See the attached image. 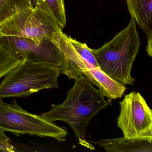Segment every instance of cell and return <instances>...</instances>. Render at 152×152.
<instances>
[{
  "mask_svg": "<svg viewBox=\"0 0 152 152\" xmlns=\"http://www.w3.org/2000/svg\"><path fill=\"white\" fill-rule=\"evenodd\" d=\"M0 42L23 60L50 63L59 67L61 71L64 66V55L52 38L39 43L27 38L4 36L0 37Z\"/></svg>",
  "mask_w": 152,
  "mask_h": 152,
  "instance_id": "cell-8",
  "label": "cell"
},
{
  "mask_svg": "<svg viewBox=\"0 0 152 152\" xmlns=\"http://www.w3.org/2000/svg\"><path fill=\"white\" fill-rule=\"evenodd\" d=\"M23 60L0 42V79L21 64Z\"/></svg>",
  "mask_w": 152,
  "mask_h": 152,
  "instance_id": "cell-13",
  "label": "cell"
},
{
  "mask_svg": "<svg viewBox=\"0 0 152 152\" xmlns=\"http://www.w3.org/2000/svg\"><path fill=\"white\" fill-rule=\"evenodd\" d=\"M61 32L63 29L51 17L34 6L17 13L0 26V37H23L39 43Z\"/></svg>",
  "mask_w": 152,
  "mask_h": 152,
  "instance_id": "cell-6",
  "label": "cell"
},
{
  "mask_svg": "<svg viewBox=\"0 0 152 152\" xmlns=\"http://www.w3.org/2000/svg\"><path fill=\"white\" fill-rule=\"evenodd\" d=\"M0 150L3 152H15V148L11 143L10 139L5 134V132L0 129Z\"/></svg>",
  "mask_w": 152,
  "mask_h": 152,
  "instance_id": "cell-15",
  "label": "cell"
},
{
  "mask_svg": "<svg viewBox=\"0 0 152 152\" xmlns=\"http://www.w3.org/2000/svg\"><path fill=\"white\" fill-rule=\"evenodd\" d=\"M98 145L109 152H152V143L145 140L132 139L126 137L103 139Z\"/></svg>",
  "mask_w": 152,
  "mask_h": 152,
  "instance_id": "cell-10",
  "label": "cell"
},
{
  "mask_svg": "<svg viewBox=\"0 0 152 152\" xmlns=\"http://www.w3.org/2000/svg\"><path fill=\"white\" fill-rule=\"evenodd\" d=\"M140 44L136 22L132 18L128 26L111 41L92 50L103 72L123 85H133L135 79L131 74L132 67Z\"/></svg>",
  "mask_w": 152,
  "mask_h": 152,
  "instance_id": "cell-2",
  "label": "cell"
},
{
  "mask_svg": "<svg viewBox=\"0 0 152 152\" xmlns=\"http://www.w3.org/2000/svg\"><path fill=\"white\" fill-rule=\"evenodd\" d=\"M54 40L62 50L65 64L61 74L75 79L83 75L92 84L96 85L104 96L110 99L121 98L125 92V85L115 80L100 69L91 64L80 56L64 33L57 34Z\"/></svg>",
  "mask_w": 152,
  "mask_h": 152,
  "instance_id": "cell-4",
  "label": "cell"
},
{
  "mask_svg": "<svg viewBox=\"0 0 152 152\" xmlns=\"http://www.w3.org/2000/svg\"><path fill=\"white\" fill-rule=\"evenodd\" d=\"M0 129L17 136L23 134L48 137L62 142L68 135L67 130L44 118L22 108L15 100L7 103L0 98Z\"/></svg>",
  "mask_w": 152,
  "mask_h": 152,
  "instance_id": "cell-5",
  "label": "cell"
},
{
  "mask_svg": "<svg viewBox=\"0 0 152 152\" xmlns=\"http://www.w3.org/2000/svg\"><path fill=\"white\" fill-rule=\"evenodd\" d=\"M61 69L53 64L25 59L4 76L0 98L23 97L42 90L58 88Z\"/></svg>",
  "mask_w": 152,
  "mask_h": 152,
  "instance_id": "cell-3",
  "label": "cell"
},
{
  "mask_svg": "<svg viewBox=\"0 0 152 152\" xmlns=\"http://www.w3.org/2000/svg\"><path fill=\"white\" fill-rule=\"evenodd\" d=\"M120 104L117 127L124 137L152 143V111L142 95L132 91L125 96Z\"/></svg>",
  "mask_w": 152,
  "mask_h": 152,
  "instance_id": "cell-7",
  "label": "cell"
},
{
  "mask_svg": "<svg viewBox=\"0 0 152 152\" xmlns=\"http://www.w3.org/2000/svg\"><path fill=\"white\" fill-rule=\"evenodd\" d=\"M132 18L137 22L147 39V54L152 56V0H126Z\"/></svg>",
  "mask_w": 152,
  "mask_h": 152,
  "instance_id": "cell-9",
  "label": "cell"
},
{
  "mask_svg": "<svg viewBox=\"0 0 152 152\" xmlns=\"http://www.w3.org/2000/svg\"><path fill=\"white\" fill-rule=\"evenodd\" d=\"M33 0H0V26L22 10L33 7Z\"/></svg>",
  "mask_w": 152,
  "mask_h": 152,
  "instance_id": "cell-12",
  "label": "cell"
},
{
  "mask_svg": "<svg viewBox=\"0 0 152 152\" xmlns=\"http://www.w3.org/2000/svg\"><path fill=\"white\" fill-rule=\"evenodd\" d=\"M74 80V86L67 92L63 103L53 105L42 115L50 121L66 123L72 129L81 145L94 150V147L86 140V129L91 119L106 108L108 104L99 90L83 75Z\"/></svg>",
  "mask_w": 152,
  "mask_h": 152,
  "instance_id": "cell-1",
  "label": "cell"
},
{
  "mask_svg": "<svg viewBox=\"0 0 152 152\" xmlns=\"http://www.w3.org/2000/svg\"><path fill=\"white\" fill-rule=\"evenodd\" d=\"M68 39L80 56L84 60L94 66L99 67L93 54L92 49L90 48L86 43L80 42L73 39L71 36H68Z\"/></svg>",
  "mask_w": 152,
  "mask_h": 152,
  "instance_id": "cell-14",
  "label": "cell"
},
{
  "mask_svg": "<svg viewBox=\"0 0 152 152\" xmlns=\"http://www.w3.org/2000/svg\"><path fill=\"white\" fill-rule=\"evenodd\" d=\"M33 6L44 10L61 29L66 25L64 0H34Z\"/></svg>",
  "mask_w": 152,
  "mask_h": 152,
  "instance_id": "cell-11",
  "label": "cell"
}]
</instances>
